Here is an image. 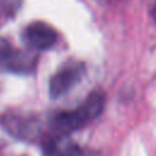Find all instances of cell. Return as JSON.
Instances as JSON below:
<instances>
[{
  "label": "cell",
  "mask_w": 156,
  "mask_h": 156,
  "mask_svg": "<svg viewBox=\"0 0 156 156\" xmlns=\"http://www.w3.org/2000/svg\"><path fill=\"white\" fill-rule=\"evenodd\" d=\"M105 102V93L100 89H95L90 91L84 101L74 110L57 112L51 119V126L57 134H69L82 129L84 126L101 115Z\"/></svg>",
  "instance_id": "cell-1"
},
{
  "label": "cell",
  "mask_w": 156,
  "mask_h": 156,
  "mask_svg": "<svg viewBox=\"0 0 156 156\" xmlns=\"http://www.w3.org/2000/svg\"><path fill=\"white\" fill-rule=\"evenodd\" d=\"M85 74V65L80 61L65 62L49 80V95L51 99H58L67 94Z\"/></svg>",
  "instance_id": "cell-2"
},
{
  "label": "cell",
  "mask_w": 156,
  "mask_h": 156,
  "mask_svg": "<svg viewBox=\"0 0 156 156\" xmlns=\"http://www.w3.org/2000/svg\"><path fill=\"white\" fill-rule=\"evenodd\" d=\"M23 39L26 44L34 50H48L56 44L57 33L46 22L35 21L24 28Z\"/></svg>",
  "instance_id": "cell-3"
},
{
  "label": "cell",
  "mask_w": 156,
  "mask_h": 156,
  "mask_svg": "<svg viewBox=\"0 0 156 156\" xmlns=\"http://www.w3.org/2000/svg\"><path fill=\"white\" fill-rule=\"evenodd\" d=\"M1 122L4 128L15 138L22 140H33L39 135V123L34 117H28L18 113H6Z\"/></svg>",
  "instance_id": "cell-4"
},
{
  "label": "cell",
  "mask_w": 156,
  "mask_h": 156,
  "mask_svg": "<svg viewBox=\"0 0 156 156\" xmlns=\"http://www.w3.org/2000/svg\"><path fill=\"white\" fill-rule=\"evenodd\" d=\"M44 156H83L82 149L67 134L50 136L43 143Z\"/></svg>",
  "instance_id": "cell-5"
},
{
  "label": "cell",
  "mask_w": 156,
  "mask_h": 156,
  "mask_svg": "<svg viewBox=\"0 0 156 156\" xmlns=\"http://www.w3.org/2000/svg\"><path fill=\"white\" fill-rule=\"evenodd\" d=\"M37 65V57L27 51L12 50L4 68L15 73H30Z\"/></svg>",
  "instance_id": "cell-6"
},
{
  "label": "cell",
  "mask_w": 156,
  "mask_h": 156,
  "mask_svg": "<svg viewBox=\"0 0 156 156\" xmlns=\"http://www.w3.org/2000/svg\"><path fill=\"white\" fill-rule=\"evenodd\" d=\"M12 50L13 49L11 48V45L6 40L0 38V67L4 68V66H5L6 61H7V58L10 57Z\"/></svg>",
  "instance_id": "cell-7"
},
{
  "label": "cell",
  "mask_w": 156,
  "mask_h": 156,
  "mask_svg": "<svg viewBox=\"0 0 156 156\" xmlns=\"http://www.w3.org/2000/svg\"><path fill=\"white\" fill-rule=\"evenodd\" d=\"M152 18H154V21L156 22V9L152 11Z\"/></svg>",
  "instance_id": "cell-8"
}]
</instances>
